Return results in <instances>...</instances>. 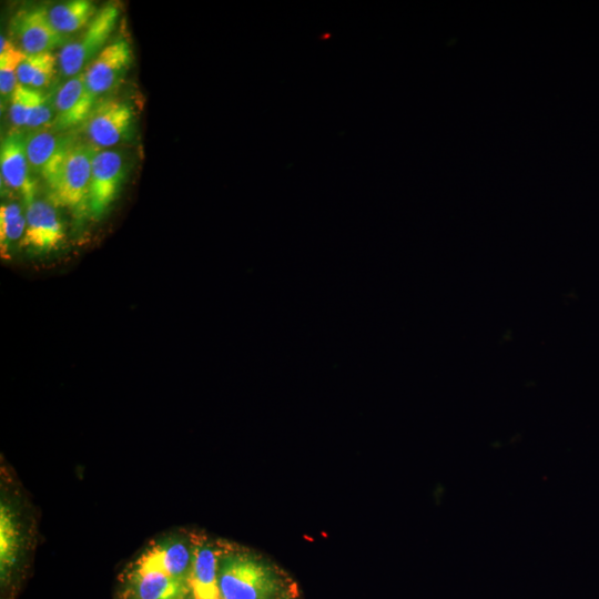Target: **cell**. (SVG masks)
<instances>
[{"mask_svg":"<svg viewBox=\"0 0 599 599\" xmlns=\"http://www.w3.org/2000/svg\"><path fill=\"white\" fill-rule=\"evenodd\" d=\"M128 174V163L120 151L98 150L92 159L89 217L101 220L116 200Z\"/></svg>","mask_w":599,"mask_h":599,"instance_id":"4","label":"cell"},{"mask_svg":"<svg viewBox=\"0 0 599 599\" xmlns=\"http://www.w3.org/2000/svg\"><path fill=\"white\" fill-rule=\"evenodd\" d=\"M192 562V544L172 537L155 542L136 559L133 568L166 573L187 582Z\"/></svg>","mask_w":599,"mask_h":599,"instance_id":"13","label":"cell"},{"mask_svg":"<svg viewBox=\"0 0 599 599\" xmlns=\"http://www.w3.org/2000/svg\"><path fill=\"white\" fill-rule=\"evenodd\" d=\"M21 546L20 527L11 507L1 504L0 509V567L2 580L16 565Z\"/></svg>","mask_w":599,"mask_h":599,"instance_id":"16","label":"cell"},{"mask_svg":"<svg viewBox=\"0 0 599 599\" xmlns=\"http://www.w3.org/2000/svg\"><path fill=\"white\" fill-rule=\"evenodd\" d=\"M32 101L33 89L18 84L9 100V118L16 128H26Z\"/></svg>","mask_w":599,"mask_h":599,"instance_id":"20","label":"cell"},{"mask_svg":"<svg viewBox=\"0 0 599 599\" xmlns=\"http://www.w3.org/2000/svg\"><path fill=\"white\" fill-rule=\"evenodd\" d=\"M277 599H285V598L281 597V598H277Z\"/></svg>","mask_w":599,"mask_h":599,"instance_id":"21","label":"cell"},{"mask_svg":"<svg viewBox=\"0 0 599 599\" xmlns=\"http://www.w3.org/2000/svg\"><path fill=\"white\" fill-rule=\"evenodd\" d=\"M192 562L189 589L193 599H221L220 559L225 549L215 547L200 536L191 538Z\"/></svg>","mask_w":599,"mask_h":599,"instance_id":"12","label":"cell"},{"mask_svg":"<svg viewBox=\"0 0 599 599\" xmlns=\"http://www.w3.org/2000/svg\"><path fill=\"white\" fill-rule=\"evenodd\" d=\"M134 125V109L128 101L106 99L97 105L81 128L88 142L98 149H106L128 141Z\"/></svg>","mask_w":599,"mask_h":599,"instance_id":"6","label":"cell"},{"mask_svg":"<svg viewBox=\"0 0 599 599\" xmlns=\"http://www.w3.org/2000/svg\"><path fill=\"white\" fill-rule=\"evenodd\" d=\"M11 31L26 54L52 52L70 41L69 37L62 35L54 29L45 6L21 9L11 22Z\"/></svg>","mask_w":599,"mask_h":599,"instance_id":"8","label":"cell"},{"mask_svg":"<svg viewBox=\"0 0 599 599\" xmlns=\"http://www.w3.org/2000/svg\"><path fill=\"white\" fill-rule=\"evenodd\" d=\"M26 230V214L16 202L1 205L0 209V248L2 257H8L13 244L23 237Z\"/></svg>","mask_w":599,"mask_h":599,"instance_id":"17","label":"cell"},{"mask_svg":"<svg viewBox=\"0 0 599 599\" xmlns=\"http://www.w3.org/2000/svg\"><path fill=\"white\" fill-rule=\"evenodd\" d=\"M193 599V598H192Z\"/></svg>","mask_w":599,"mask_h":599,"instance_id":"22","label":"cell"},{"mask_svg":"<svg viewBox=\"0 0 599 599\" xmlns=\"http://www.w3.org/2000/svg\"><path fill=\"white\" fill-rule=\"evenodd\" d=\"M26 53L17 48L3 34L0 38V93L1 98L10 100L18 83L17 71L26 58Z\"/></svg>","mask_w":599,"mask_h":599,"instance_id":"18","label":"cell"},{"mask_svg":"<svg viewBox=\"0 0 599 599\" xmlns=\"http://www.w3.org/2000/svg\"><path fill=\"white\" fill-rule=\"evenodd\" d=\"M75 140L54 130L37 129L27 133V156L30 170L47 185L54 189L61 175L68 152Z\"/></svg>","mask_w":599,"mask_h":599,"instance_id":"7","label":"cell"},{"mask_svg":"<svg viewBox=\"0 0 599 599\" xmlns=\"http://www.w3.org/2000/svg\"><path fill=\"white\" fill-rule=\"evenodd\" d=\"M0 169L2 182L19 193L26 206L37 199V183L27 156V133L20 129L12 130L2 138Z\"/></svg>","mask_w":599,"mask_h":599,"instance_id":"9","label":"cell"},{"mask_svg":"<svg viewBox=\"0 0 599 599\" xmlns=\"http://www.w3.org/2000/svg\"><path fill=\"white\" fill-rule=\"evenodd\" d=\"M120 11L114 4L99 9L92 21L78 37L67 42L58 54L60 74L70 79L82 73L89 64L108 45L113 33Z\"/></svg>","mask_w":599,"mask_h":599,"instance_id":"3","label":"cell"},{"mask_svg":"<svg viewBox=\"0 0 599 599\" xmlns=\"http://www.w3.org/2000/svg\"><path fill=\"white\" fill-rule=\"evenodd\" d=\"M64 229L55 206L35 199L26 206V230L20 246L31 253L48 254L59 248Z\"/></svg>","mask_w":599,"mask_h":599,"instance_id":"10","label":"cell"},{"mask_svg":"<svg viewBox=\"0 0 599 599\" xmlns=\"http://www.w3.org/2000/svg\"><path fill=\"white\" fill-rule=\"evenodd\" d=\"M99 103L88 92L84 73L67 79L55 91L52 130L65 132L82 126Z\"/></svg>","mask_w":599,"mask_h":599,"instance_id":"11","label":"cell"},{"mask_svg":"<svg viewBox=\"0 0 599 599\" xmlns=\"http://www.w3.org/2000/svg\"><path fill=\"white\" fill-rule=\"evenodd\" d=\"M130 587L134 599H185L189 583L163 572L132 568Z\"/></svg>","mask_w":599,"mask_h":599,"instance_id":"14","label":"cell"},{"mask_svg":"<svg viewBox=\"0 0 599 599\" xmlns=\"http://www.w3.org/2000/svg\"><path fill=\"white\" fill-rule=\"evenodd\" d=\"M134 60L133 50L125 39H116L99 53L83 71L88 92L98 103L123 82Z\"/></svg>","mask_w":599,"mask_h":599,"instance_id":"5","label":"cell"},{"mask_svg":"<svg viewBox=\"0 0 599 599\" xmlns=\"http://www.w3.org/2000/svg\"><path fill=\"white\" fill-rule=\"evenodd\" d=\"M99 9L90 0H70L48 7L50 22L62 35L82 31L95 17Z\"/></svg>","mask_w":599,"mask_h":599,"instance_id":"15","label":"cell"},{"mask_svg":"<svg viewBox=\"0 0 599 599\" xmlns=\"http://www.w3.org/2000/svg\"><path fill=\"white\" fill-rule=\"evenodd\" d=\"M98 150L88 141H74L57 185L48 193L50 203L65 207L75 220L89 217L91 166Z\"/></svg>","mask_w":599,"mask_h":599,"instance_id":"2","label":"cell"},{"mask_svg":"<svg viewBox=\"0 0 599 599\" xmlns=\"http://www.w3.org/2000/svg\"><path fill=\"white\" fill-rule=\"evenodd\" d=\"M221 599H277L282 581L278 573L254 555L224 550L220 559Z\"/></svg>","mask_w":599,"mask_h":599,"instance_id":"1","label":"cell"},{"mask_svg":"<svg viewBox=\"0 0 599 599\" xmlns=\"http://www.w3.org/2000/svg\"><path fill=\"white\" fill-rule=\"evenodd\" d=\"M54 92L43 93L33 89L31 112L26 128L37 130L52 124L54 119Z\"/></svg>","mask_w":599,"mask_h":599,"instance_id":"19","label":"cell"}]
</instances>
